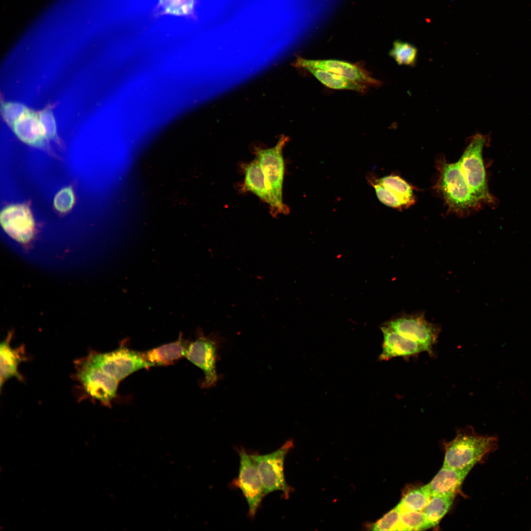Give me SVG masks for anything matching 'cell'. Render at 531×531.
Instances as JSON below:
<instances>
[{
	"instance_id": "277c9868",
	"label": "cell",
	"mask_w": 531,
	"mask_h": 531,
	"mask_svg": "<svg viewBox=\"0 0 531 531\" xmlns=\"http://www.w3.org/2000/svg\"><path fill=\"white\" fill-rule=\"evenodd\" d=\"M74 379L90 398L110 406L115 397L119 382L104 372L89 353L74 362Z\"/></svg>"
},
{
	"instance_id": "8fae6325",
	"label": "cell",
	"mask_w": 531,
	"mask_h": 531,
	"mask_svg": "<svg viewBox=\"0 0 531 531\" xmlns=\"http://www.w3.org/2000/svg\"><path fill=\"white\" fill-rule=\"evenodd\" d=\"M0 221L3 230L11 239L25 247L30 245L36 229L28 204H12L6 206L1 211Z\"/></svg>"
},
{
	"instance_id": "52a82bcc",
	"label": "cell",
	"mask_w": 531,
	"mask_h": 531,
	"mask_svg": "<svg viewBox=\"0 0 531 531\" xmlns=\"http://www.w3.org/2000/svg\"><path fill=\"white\" fill-rule=\"evenodd\" d=\"M197 332L196 339L188 343L185 357L203 371L202 386L210 388L215 385L219 379L216 363L221 338L216 333L205 335L201 329Z\"/></svg>"
},
{
	"instance_id": "ac0fdd59",
	"label": "cell",
	"mask_w": 531,
	"mask_h": 531,
	"mask_svg": "<svg viewBox=\"0 0 531 531\" xmlns=\"http://www.w3.org/2000/svg\"><path fill=\"white\" fill-rule=\"evenodd\" d=\"M244 180L242 189L249 191L272 208L273 204L266 186L264 175L258 160H254L244 165Z\"/></svg>"
},
{
	"instance_id": "d6986e66",
	"label": "cell",
	"mask_w": 531,
	"mask_h": 531,
	"mask_svg": "<svg viewBox=\"0 0 531 531\" xmlns=\"http://www.w3.org/2000/svg\"><path fill=\"white\" fill-rule=\"evenodd\" d=\"M197 0H158L153 10L156 17L169 15L196 19Z\"/></svg>"
},
{
	"instance_id": "2e32d148",
	"label": "cell",
	"mask_w": 531,
	"mask_h": 531,
	"mask_svg": "<svg viewBox=\"0 0 531 531\" xmlns=\"http://www.w3.org/2000/svg\"><path fill=\"white\" fill-rule=\"evenodd\" d=\"M12 127L16 136L27 144L43 149H47L48 141L46 139L38 115L29 110Z\"/></svg>"
},
{
	"instance_id": "7402d4cb",
	"label": "cell",
	"mask_w": 531,
	"mask_h": 531,
	"mask_svg": "<svg viewBox=\"0 0 531 531\" xmlns=\"http://www.w3.org/2000/svg\"><path fill=\"white\" fill-rule=\"evenodd\" d=\"M454 499L444 496L431 497L422 510L425 522L424 530L436 526L445 515L451 506Z\"/></svg>"
},
{
	"instance_id": "9a60e30c",
	"label": "cell",
	"mask_w": 531,
	"mask_h": 531,
	"mask_svg": "<svg viewBox=\"0 0 531 531\" xmlns=\"http://www.w3.org/2000/svg\"><path fill=\"white\" fill-rule=\"evenodd\" d=\"M472 469L456 470L443 466L427 484L431 497L444 496L454 499Z\"/></svg>"
},
{
	"instance_id": "83f0119b",
	"label": "cell",
	"mask_w": 531,
	"mask_h": 531,
	"mask_svg": "<svg viewBox=\"0 0 531 531\" xmlns=\"http://www.w3.org/2000/svg\"><path fill=\"white\" fill-rule=\"evenodd\" d=\"M2 111L5 121L13 126L29 110L20 103L7 102L3 104Z\"/></svg>"
},
{
	"instance_id": "3957f363",
	"label": "cell",
	"mask_w": 531,
	"mask_h": 531,
	"mask_svg": "<svg viewBox=\"0 0 531 531\" xmlns=\"http://www.w3.org/2000/svg\"><path fill=\"white\" fill-rule=\"evenodd\" d=\"M288 138L282 136L273 147L255 150L256 158L262 168L266 186L270 193L273 206L270 209L273 216L286 214L288 208L283 202L284 161L283 148Z\"/></svg>"
},
{
	"instance_id": "e0dca14e",
	"label": "cell",
	"mask_w": 531,
	"mask_h": 531,
	"mask_svg": "<svg viewBox=\"0 0 531 531\" xmlns=\"http://www.w3.org/2000/svg\"><path fill=\"white\" fill-rule=\"evenodd\" d=\"M188 343L180 335L176 341L140 353L143 358L153 366L169 365L185 356Z\"/></svg>"
},
{
	"instance_id": "5bb4252c",
	"label": "cell",
	"mask_w": 531,
	"mask_h": 531,
	"mask_svg": "<svg viewBox=\"0 0 531 531\" xmlns=\"http://www.w3.org/2000/svg\"><path fill=\"white\" fill-rule=\"evenodd\" d=\"M13 331H10L5 339L0 345V390L10 379L16 378L20 382L24 381V377L18 371L20 364L28 359L26 355L25 347L22 345L12 348L10 342Z\"/></svg>"
},
{
	"instance_id": "484cf974",
	"label": "cell",
	"mask_w": 531,
	"mask_h": 531,
	"mask_svg": "<svg viewBox=\"0 0 531 531\" xmlns=\"http://www.w3.org/2000/svg\"><path fill=\"white\" fill-rule=\"evenodd\" d=\"M75 201L74 191L71 187L68 186L61 189L56 195L54 200V206L58 212L66 213L72 208Z\"/></svg>"
},
{
	"instance_id": "5b68a950",
	"label": "cell",
	"mask_w": 531,
	"mask_h": 531,
	"mask_svg": "<svg viewBox=\"0 0 531 531\" xmlns=\"http://www.w3.org/2000/svg\"><path fill=\"white\" fill-rule=\"evenodd\" d=\"M486 142L482 135L473 136L458 162L473 196L480 203H491L493 198L488 190L482 158Z\"/></svg>"
},
{
	"instance_id": "603a6c76",
	"label": "cell",
	"mask_w": 531,
	"mask_h": 531,
	"mask_svg": "<svg viewBox=\"0 0 531 531\" xmlns=\"http://www.w3.org/2000/svg\"><path fill=\"white\" fill-rule=\"evenodd\" d=\"M431 496L427 485L413 488L402 497L396 507L400 512L406 511H422Z\"/></svg>"
},
{
	"instance_id": "44dd1931",
	"label": "cell",
	"mask_w": 531,
	"mask_h": 531,
	"mask_svg": "<svg viewBox=\"0 0 531 531\" xmlns=\"http://www.w3.org/2000/svg\"><path fill=\"white\" fill-rule=\"evenodd\" d=\"M378 181L398 198L405 208L415 203L413 187L399 176L391 175L381 178Z\"/></svg>"
},
{
	"instance_id": "ba28073f",
	"label": "cell",
	"mask_w": 531,
	"mask_h": 531,
	"mask_svg": "<svg viewBox=\"0 0 531 531\" xmlns=\"http://www.w3.org/2000/svg\"><path fill=\"white\" fill-rule=\"evenodd\" d=\"M236 450L239 457L238 473L230 485L241 491L248 506V516L253 519L265 497L264 487L250 454L242 447Z\"/></svg>"
},
{
	"instance_id": "f1b7e54d",
	"label": "cell",
	"mask_w": 531,
	"mask_h": 531,
	"mask_svg": "<svg viewBox=\"0 0 531 531\" xmlns=\"http://www.w3.org/2000/svg\"><path fill=\"white\" fill-rule=\"evenodd\" d=\"M400 518V512L395 507L372 527L374 531H397Z\"/></svg>"
},
{
	"instance_id": "ffe728a7",
	"label": "cell",
	"mask_w": 531,
	"mask_h": 531,
	"mask_svg": "<svg viewBox=\"0 0 531 531\" xmlns=\"http://www.w3.org/2000/svg\"><path fill=\"white\" fill-rule=\"evenodd\" d=\"M304 68L328 88L336 89L353 90L359 92H363L366 89V87L327 70L312 67H306Z\"/></svg>"
},
{
	"instance_id": "4316f807",
	"label": "cell",
	"mask_w": 531,
	"mask_h": 531,
	"mask_svg": "<svg viewBox=\"0 0 531 531\" xmlns=\"http://www.w3.org/2000/svg\"><path fill=\"white\" fill-rule=\"evenodd\" d=\"M38 118L44 135L48 142L58 139L56 124L54 116L49 108L40 111Z\"/></svg>"
},
{
	"instance_id": "8992f818",
	"label": "cell",
	"mask_w": 531,
	"mask_h": 531,
	"mask_svg": "<svg viewBox=\"0 0 531 531\" xmlns=\"http://www.w3.org/2000/svg\"><path fill=\"white\" fill-rule=\"evenodd\" d=\"M292 440L286 441L274 451L266 454L254 453L250 456L259 472L263 487L264 496L276 491H281L287 499L292 488L287 484L284 475V461L286 456L293 447Z\"/></svg>"
},
{
	"instance_id": "d4e9b609",
	"label": "cell",
	"mask_w": 531,
	"mask_h": 531,
	"mask_svg": "<svg viewBox=\"0 0 531 531\" xmlns=\"http://www.w3.org/2000/svg\"><path fill=\"white\" fill-rule=\"evenodd\" d=\"M425 522V518L422 511L401 512L397 531L423 530Z\"/></svg>"
},
{
	"instance_id": "6da1fadb",
	"label": "cell",
	"mask_w": 531,
	"mask_h": 531,
	"mask_svg": "<svg viewBox=\"0 0 531 531\" xmlns=\"http://www.w3.org/2000/svg\"><path fill=\"white\" fill-rule=\"evenodd\" d=\"M437 167L440 172L437 189L449 211L463 216L479 207L480 202L472 194L458 161L448 163L441 159Z\"/></svg>"
},
{
	"instance_id": "4fadbf2b",
	"label": "cell",
	"mask_w": 531,
	"mask_h": 531,
	"mask_svg": "<svg viewBox=\"0 0 531 531\" xmlns=\"http://www.w3.org/2000/svg\"><path fill=\"white\" fill-rule=\"evenodd\" d=\"M381 330L384 340L379 356L381 360H388L396 357L408 358L424 352L428 353L423 346L405 337L386 325L381 327Z\"/></svg>"
},
{
	"instance_id": "30bf717a",
	"label": "cell",
	"mask_w": 531,
	"mask_h": 531,
	"mask_svg": "<svg viewBox=\"0 0 531 531\" xmlns=\"http://www.w3.org/2000/svg\"><path fill=\"white\" fill-rule=\"evenodd\" d=\"M89 353L104 372L119 382L136 371L153 366L143 358L140 352L125 347L105 353Z\"/></svg>"
},
{
	"instance_id": "9c48e42d",
	"label": "cell",
	"mask_w": 531,
	"mask_h": 531,
	"mask_svg": "<svg viewBox=\"0 0 531 531\" xmlns=\"http://www.w3.org/2000/svg\"><path fill=\"white\" fill-rule=\"evenodd\" d=\"M385 325L401 335L425 347L428 353L433 354V347L441 331L438 324L428 322L424 312L404 313L387 322Z\"/></svg>"
},
{
	"instance_id": "7c38bea8",
	"label": "cell",
	"mask_w": 531,
	"mask_h": 531,
	"mask_svg": "<svg viewBox=\"0 0 531 531\" xmlns=\"http://www.w3.org/2000/svg\"><path fill=\"white\" fill-rule=\"evenodd\" d=\"M295 65L303 68L312 67L327 70L365 87L378 86L381 84L380 81L372 77L361 67L343 61L309 60L298 58Z\"/></svg>"
},
{
	"instance_id": "7a4b0ae2",
	"label": "cell",
	"mask_w": 531,
	"mask_h": 531,
	"mask_svg": "<svg viewBox=\"0 0 531 531\" xmlns=\"http://www.w3.org/2000/svg\"><path fill=\"white\" fill-rule=\"evenodd\" d=\"M497 447L495 437L460 431L446 445L443 465L456 470L472 469Z\"/></svg>"
},
{
	"instance_id": "f546056e",
	"label": "cell",
	"mask_w": 531,
	"mask_h": 531,
	"mask_svg": "<svg viewBox=\"0 0 531 531\" xmlns=\"http://www.w3.org/2000/svg\"><path fill=\"white\" fill-rule=\"evenodd\" d=\"M379 200L384 205L395 208H405L400 200L378 181L373 183Z\"/></svg>"
},
{
	"instance_id": "cb8c5ba5",
	"label": "cell",
	"mask_w": 531,
	"mask_h": 531,
	"mask_svg": "<svg viewBox=\"0 0 531 531\" xmlns=\"http://www.w3.org/2000/svg\"><path fill=\"white\" fill-rule=\"evenodd\" d=\"M417 49L413 44L407 42L396 40L393 43L389 55L398 64L412 67L414 66L417 62Z\"/></svg>"
}]
</instances>
